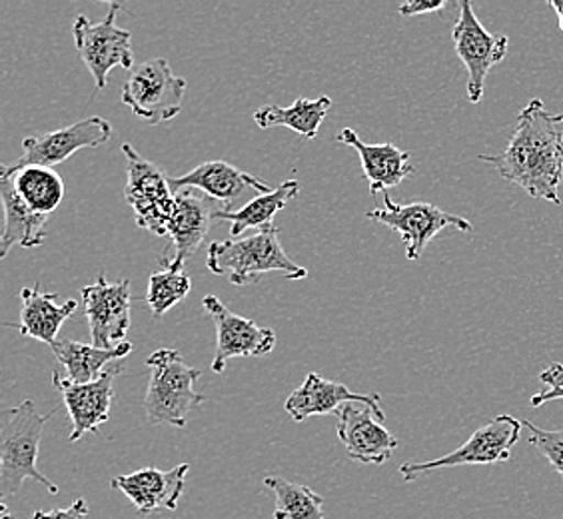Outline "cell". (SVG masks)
Here are the masks:
<instances>
[{
    "label": "cell",
    "mask_w": 563,
    "mask_h": 519,
    "mask_svg": "<svg viewBox=\"0 0 563 519\" xmlns=\"http://www.w3.org/2000/svg\"><path fill=\"white\" fill-rule=\"evenodd\" d=\"M122 4L112 2L102 22H90L85 14H78L73 22L76 51L82 63L92 75L97 90H104L109 85L112 68H134V51H132V33L120 29L117 16Z\"/></svg>",
    "instance_id": "6"
},
{
    "label": "cell",
    "mask_w": 563,
    "mask_h": 519,
    "mask_svg": "<svg viewBox=\"0 0 563 519\" xmlns=\"http://www.w3.org/2000/svg\"><path fill=\"white\" fill-rule=\"evenodd\" d=\"M276 224L244 239L218 240L208 246L207 268L234 286H249L264 274H282L288 280H303L308 270L282 249Z\"/></svg>",
    "instance_id": "2"
},
{
    "label": "cell",
    "mask_w": 563,
    "mask_h": 519,
    "mask_svg": "<svg viewBox=\"0 0 563 519\" xmlns=\"http://www.w3.org/2000/svg\"><path fill=\"white\" fill-rule=\"evenodd\" d=\"M190 465L180 464L163 472L156 467H144L129 476H117L110 486L122 492L139 509L141 516H148L161 509L176 511L185 492L186 474Z\"/></svg>",
    "instance_id": "17"
},
{
    "label": "cell",
    "mask_w": 563,
    "mask_h": 519,
    "mask_svg": "<svg viewBox=\"0 0 563 519\" xmlns=\"http://www.w3.org/2000/svg\"><path fill=\"white\" fill-rule=\"evenodd\" d=\"M192 288V280L186 274V270H166L152 272L148 278V292H146V303L151 306L152 316L158 320L163 318L174 306L183 302Z\"/></svg>",
    "instance_id": "28"
},
{
    "label": "cell",
    "mask_w": 563,
    "mask_h": 519,
    "mask_svg": "<svg viewBox=\"0 0 563 519\" xmlns=\"http://www.w3.org/2000/svg\"><path fill=\"white\" fill-rule=\"evenodd\" d=\"M455 55L467 70V100L477 104L484 97L486 78L494 66L508 55L509 38L488 33L474 12L472 2H460V16L452 29Z\"/></svg>",
    "instance_id": "10"
},
{
    "label": "cell",
    "mask_w": 563,
    "mask_h": 519,
    "mask_svg": "<svg viewBox=\"0 0 563 519\" xmlns=\"http://www.w3.org/2000/svg\"><path fill=\"white\" fill-rule=\"evenodd\" d=\"M131 342H122L119 346L102 350L95 344H82L73 340H56L51 346L58 364L66 369V379L76 384H88L95 379L102 378L112 362L131 356Z\"/></svg>",
    "instance_id": "23"
},
{
    "label": "cell",
    "mask_w": 563,
    "mask_h": 519,
    "mask_svg": "<svg viewBox=\"0 0 563 519\" xmlns=\"http://www.w3.org/2000/svg\"><path fill=\"white\" fill-rule=\"evenodd\" d=\"M36 411L33 400H24L21 406L0 413V494L2 498H14L26 479H34L48 489V494H58L60 487L51 482L36 467L44 426L55 416Z\"/></svg>",
    "instance_id": "3"
},
{
    "label": "cell",
    "mask_w": 563,
    "mask_h": 519,
    "mask_svg": "<svg viewBox=\"0 0 563 519\" xmlns=\"http://www.w3.org/2000/svg\"><path fill=\"white\" fill-rule=\"evenodd\" d=\"M563 114H552L540 98L520 110L514 136L506 151L482 154L479 161L492 164L501 178L520 186L531 198L562 205Z\"/></svg>",
    "instance_id": "1"
},
{
    "label": "cell",
    "mask_w": 563,
    "mask_h": 519,
    "mask_svg": "<svg viewBox=\"0 0 563 519\" xmlns=\"http://www.w3.org/2000/svg\"><path fill=\"white\" fill-rule=\"evenodd\" d=\"M445 7H448L445 0H410V2H404L398 12L401 16L410 19V16H422V14L444 11Z\"/></svg>",
    "instance_id": "32"
},
{
    "label": "cell",
    "mask_w": 563,
    "mask_h": 519,
    "mask_svg": "<svg viewBox=\"0 0 563 519\" xmlns=\"http://www.w3.org/2000/svg\"><path fill=\"white\" fill-rule=\"evenodd\" d=\"M112 139V124L100 117L78 120L66 129L46 132L38 136H26L22 141L21 158L11 164L12 170L26 166H48L68 161L73 154L85 148H98Z\"/></svg>",
    "instance_id": "13"
},
{
    "label": "cell",
    "mask_w": 563,
    "mask_h": 519,
    "mask_svg": "<svg viewBox=\"0 0 563 519\" xmlns=\"http://www.w3.org/2000/svg\"><path fill=\"white\" fill-rule=\"evenodd\" d=\"M520 420L509 413L496 416L492 422L477 428L466 444L460 445L452 454L432 462H406L400 467L404 482H416L435 470L457 467V465H494L511 460V450L520 442Z\"/></svg>",
    "instance_id": "7"
},
{
    "label": "cell",
    "mask_w": 563,
    "mask_h": 519,
    "mask_svg": "<svg viewBox=\"0 0 563 519\" xmlns=\"http://www.w3.org/2000/svg\"><path fill=\"white\" fill-rule=\"evenodd\" d=\"M521 426L530 432V444L548 460V464L552 465L563 479V430L550 432L528 420H523Z\"/></svg>",
    "instance_id": "29"
},
{
    "label": "cell",
    "mask_w": 563,
    "mask_h": 519,
    "mask_svg": "<svg viewBox=\"0 0 563 519\" xmlns=\"http://www.w3.org/2000/svg\"><path fill=\"white\" fill-rule=\"evenodd\" d=\"M336 433L347 455L360 464H386L398 448V438L376 411L364 404H346L336 411Z\"/></svg>",
    "instance_id": "15"
},
{
    "label": "cell",
    "mask_w": 563,
    "mask_h": 519,
    "mask_svg": "<svg viewBox=\"0 0 563 519\" xmlns=\"http://www.w3.org/2000/svg\"><path fill=\"white\" fill-rule=\"evenodd\" d=\"M0 198L4 206V230L0 236V258L4 260L14 246L21 249H38L46 240L48 217L38 214L22 202L21 196L14 190L11 174L4 168L0 170Z\"/></svg>",
    "instance_id": "21"
},
{
    "label": "cell",
    "mask_w": 563,
    "mask_h": 519,
    "mask_svg": "<svg viewBox=\"0 0 563 519\" xmlns=\"http://www.w3.org/2000/svg\"><path fill=\"white\" fill-rule=\"evenodd\" d=\"M186 78L176 76L166 58L134 66L122 87V102L151 126L176 119L183 110Z\"/></svg>",
    "instance_id": "5"
},
{
    "label": "cell",
    "mask_w": 563,
    "mask_h": 519,
    "mask_svg": "<svg viewBox=\"0 0 563 519\" xmlns=\"http://www.w3.org/2000/svg\"><path fill=\"white\" fill-rule=\"evenodd\" d=\"M122 154L126 156L129 174L124 198L134 210L136 227L148 230L156 236H166V228L176 202L170 176L141 156L129 142L122 144Z\"/></svg>",
    "instance_id": "8"
},
{
    "label": "cell",
    "mask_w": 563,
    "mask_h": 519,
    "mask_svg": "<svg viewBox=\"0 0 563 519\" xmlns=\"http://www.w3.org/2000/svg\"><path fill=\"white\" fill-rule=\"evenodd\" d=\"M11 174L14 190L22 202L34 212L48 217L65 200L66 186L63 176L48 166H26L12 170L11 166H2Z\"/></svg>",
    "instance_id": "26"
},
{
    "label": "cell",
    "mask_w": 563,
    "mask_h": 519,
    "mask_svg": "<svg viewBox=\"0 0 563 519\" xmlns=\"http://www.w3.org/2000/svg\"><path fill=\"white\" fill-rule=\"evenodd\" d=\"M146 366L151 368V379L144 396V411L152 426H174L185 428L190 411L207 400L198 394L195 384L202 376L200 369L186 364L185 357L176 350L161 347L152 352Z\"/></svg>",
    "instance_id": "4"
},
{
    "label": "cell",
    "mask_w": 563,
    "mask_h": 519,
    "mask_svg": "<svg viewBox=\"0 0 563 519\" xmlns=\"http://www.w3.org/2000/svg\"><path fill=\"white\" fill-rule=\"evenodd\" d=\"M56 292H43L41 284H34L33 288H22L21 322L14 324V328L26 338L53 346L60 328L78 308L76 300L56 303Z\"/></svg>",
    "instance_id": "22"
},
{
    "label": "cell",
    "mask_w": 563,
    "mask_h": 519,
    "mask_svg": "<svg viewBox=\"0 0 563 519\" xmlns=\"http://www.w3.org/2000/svg\"><path fill=\"white\" fill-rule=\"evenodd\" d=\"M540 382L543 384V389L531 396V408H540L548 401L563 400V364L553 362L552 366H548L540 374Z\"/></svg>",
    "instance_id": "30"
},
{
    "label": "cell",
    "mask_w": 563,
    "mask_h": 519,
    "mask_svg": "<svg viewBox=\"0 0 563 519\" xmlns=\"http://www.w3.org/2000/svg\"><path fill=\"white\" fill-rule=\"evenodd\" d=\"M202 308L217 328V354L212 360L214 374H222L232 357L268 356L276 347V332L272 328L234 314L217 296H205Z\"/></svg>",
    "instance_id": "12"
},
{
    "label": "cell",
    "mask_w": 563,
    "mask_h": 519,
    "mask_svg": "<svg viewBox=\"0 0 563 519\" xmlns=\"http://www.w3.org/2000/svg\"><path fill=\"white\" fill-rule=\"evenodd\" d=\"M550 7H552L553 11H555V14H558V22H560V31L563 33V0H550L548 2Z\"/></svg>",
    "instance_id": "33"
},
{
    "label": "cell",
    "mask_w": 563,
    "mask_h": 519,
    "mask_svg": "<svg viewBox=\"0 0 563 519\" xmlns=\"http://www.w3.org/2000/svg\"><path fill=\"white\" fill-rule=\"evenodd\" d=\"M330 109H332V98L325 95L314 100L300 97L296 98V102L288 109H282L276 104L261 107L254 112V122L262 130L286 126L294 130L296 134H300L306 141H316Z\"/></svg>",
    "instance_id": "24"
},
{
    "label": "cell",
    "mask_w": 563,
    "mask_h": 519,
    "mask_svg": "<svg viewBox=\"0 0 563 519\" xmlns=\"http://www.w3.org/2000/svg\"><path fill=\"white\" fill-rule=\"evenodd\" d=\"M302 185L298 180H288L284 185L274 188L268 195L256 196L254 200H250L249 205L236 208V210H217L214 218L224 220L230 224V236L240 239V234H244L249 228L264 230V228L274 224V217L280 212L282 208H286L290 200L300 195Z\"/></svg>",
    "instance_id": "25"
},
{
    "label": "cell",
    "mask_w": 563,
    "mask_h": 519,
    "mask_svg": "<svg viewBox=\"0 0 563 519\" xmlns=\"http://www.w3.org/2000/svg\"><path fill=\"white\" fill-rule=\"evenodd\" d=\"M346 404H364L376 411L382 420H386L378 394H357L340 382L322 378L316 372H310L302 384L288 396L284 410L294 422H303L312 416L334 413Z\"/></svg>",
    "instance_id": "16"
},
{
    "label": "cell",
    "mask_w": 563,
    "mask_h": 519,
    "mask_svg": "<svg viewBox=\"0 0 563 519\" xmlns=\"http://www.w3.org/2000/svg\"><path fill=\"white\" fill-rule=\"evenodd\" d=\"M0 516H2V519H11V511H9V508L2 504L0 506Z\"/></svg>",
    "instance_id": "34"
},
{
    "label": "cell",
    "mask_w": 563,
    "mask_h": 519,
    "mask_svg": "<svg viewBox=\"0 0 563 519\" xmlns=\"http://www.w3.org/2000/svg\"><path fill=\"white\" fill-rule=\"evenodd\" d=\"M264 486L276 498L274 519H325L324 498L302 484H294L280 476L264 477Z\"/></svg>",
    "instance_id": "27"
},
{
    "label": "cell",
    "mask_w": 563,
    "mask_h": 519,
    "mask_svg": "<svg viewBox=\"0 0 563 519\" xmlns=\"http://www.w3.org/2000/svg\"><path fill=\"white\" fill-rule=\"evenodd\" d=\"M212 218L214 214L210 212V206L202 196L192 190H183L176 195L173 217L166 228V236L173 240V256L158 260L164 270H185L186 262L205 244Z\"/></svg>",
    "instance_id": "18"
},
{
    "label": "cell",
    "mask_w": 563,
    "mask_h": 519,
    "mask_svg": "<svg viewBox=\"0 0 563 519\" xmlns=\"http://www.w3.org/2000/svg\"><path fill=\"white\" fill-rule=\"evenodd\" d=\"M336 141L357 152L364 174L368 178L369 195L372 196L386 192L394 186H400L413 173V166L410 164L412 154L400 151L391 142L368 144V142L362 141L352 129L340 130Z\"/></svg>",
    "instance_id": "20"
},
{
    "label": "cell",
    "mask_w": 563,
    "mask_h": 519,
    "mask_svg": "<svg viewBox=\"0 0 563 519\" xmlns=\"http://www.w3.org/2000/svg\"><path fill=\"white\" fill-rule=\"evenodd\" d=\"M88 516V504L82 498L73 501L68 508L34 511L31 519H85Z\"/></svg>",
    "instance_id": "31"
},
{
    "label": "cell",
    "mask_w": 563,
    "mask_h": 519,
    "mask_svg": "<svg viewBox=\"0 0 563 519\" xmlns=\"http://www.w3.org/2000/svg\"><path fill=\"white\" fill-rule=\"evenodd\" d=\"M124 372V366H110L102 378L76 384L53 372V386H55L65 400V408L73 422L70 442L82 440L87 433H97L102 423L109 422L110 410L114 404V379Z\"/></svg>",
    "instance_id": "14"
},
{
    "label": "cell",
    "mask_w": 563,
    "mask_h": 519,
    "mask_svg": "<svg viewBox=\"0 0 563 519\" xmlns=\"http://www.w3.org/2000/svg\"><path fill=\"white\" fill-rule=\"evenodd\" d=\"M92 344L102 350L119 346L131 330V281L110 284L104 272L97 281L80 288Z\"/></svg>",
    "instance_id": "11"
},
{
    "label": "cell",
    "mask_w": 563,
    "mask_h": 519,
    "mask_svg": "<svg viewBox=\"0 0 563 519\" xmlns=\"http://www.w3.org/2000/svg\"><path fill=\"white\" fill-rule=\"evenodd\" d=\"M366 218L390 228L404 242L406 258H422L423 250L444 228L454 227L460 232H474L472 222L466 218L444 212L438 206L428 202L398 205L388 192H384V206L366 212Z\"/></svg>",
    "instance_id": "9"
},
{
    "label": "cell",
    "mask_w": 563,
    "mask_h": 519,
    "mask_svg": "<svg viewBox=\"0 0 563 519\" xmlns=\"http://www.w3.org/2000/svg\"><path fill=\"white\" fill-rule=\"evenodd\" d=\"M170 185L176 195L183 190H202L208 198H214L227 206L224 210H232L234 200H239L240 196L246 195L249 190H256L261 195H268L274 190L256 176L242 173L227 161H208L188 174L170 176Z\"/></svg>",
    "instance_id": "19"
}]
</instances>
